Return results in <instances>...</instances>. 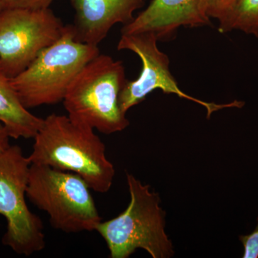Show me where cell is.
I'll return each mask as SVG.
<instances>
[{"label":"cell","instance_id":"cell-2","mask_svg":"<svg viewBox=\"0 0 258 258\" xmlns=\"http://www.w3.org/2000/svg\"><path fill=\"white\" fill-rule=\"evenodd\" d=\"M126 81L123 62L100 53L70 85L62 101L68 116L101 133L122 132L129 125L119 106L120 93Z\"/></svg>","mask_w":258,"mask_h":258},{"label":"cell","instance_id":"cell-4","mask_svg":"<svg viewBox=\"0 0 258 258\" xmlns=\"http://www.w3.org/2000/svg\"><path fill=\"white\" fill-rule=\"evenodd\" d=\"M99 54L98 46L76 40L72 25H64L58 40L11 79L12 85L28 109L60 103L80 71Z\"/></svg>","mask_w":258,"mask_h":258},{"label":"cell","instance_id":"cell-16","mask_svg":"<svg viewBox=\"0 0 258 258\" xmlns=\"http://www.w3.org/2000/svg\"><path fill=\"white\" fill-rule=\"evenodd\" d=\"M10 136L4 125L0 124V154L10 147Z\"/></svg>","mask_w":258,"mask_h":258},{"label":"cell","instance_id":"cell-1","mask_svg":"<svg viewBox=\"0 0 258 258\" xmlns=\"http://www.w3.org/2000/svg\"><path fill=\"white\" fill-rule=\"evenodd\" d=\"M33 139L28 157L31 164L78 174L96 192L106 193L111 189L114 166L94 129L73 121L68 115L52 113L43 118Z\"/></svg>","mask_w":258,"mask_h":258},{"label":"cell","instance_id":"cell-9","mask_svg":"<svg viewBox=\"0 0 258 258\" xmlns=\"http://www.w3.org/2000/svg\"><path fill=\"white\" fill-rule=\"evenodd\" d=\"M210 23L202 10L201 0H152L138 16L123 25L121 34L150 32L159 41L171 39L181 27L195 28Z\"/></svg>","mask_w":258,"mask_h":258},{"label":"cell","instance_id":"cell-3","mask_svg":"<svg viewBox=\"0 0 258 258\" xmlns=\"http://www.w3.org/2000/svg\"><path fill=\"white\" fill-rule=\"evenodd\" d=\"M130 203L118 216L101 222L96 231L101 235L112 258H128L137 249L147 251L153 258L174 254L172 242L165 231V212L159 194L126 173Z\"/></svg>","mask_w":258,"mask_h":258},{"label":"cell","instance_id":"cell-10","mask_svg":"<svg viewBox=\"0 0 258 258\" xmlns=\"http://www.w3.org/2000/svg\"><path fill=\"white\" fill-rule=\"evenodd\" d=\"M146 0H70L75 10L77 41L98 46L117 24L126 25Z\"/></svg>","mask_w":258,"mask_h":258},{"label":"cell","instance_id":"cell-13","mask_svg":"<svg viewBox=\"0 0 258 258\" xmlns=\"http://www.w3.org/2000/svg\"><path fill=\"white\" fill-rule=\"evenodd\" d=\"M236 0H201V8L204 14L209 19L222 22L230 13Z\"/></svg>","mask_w":258,"mask_h":258},{"label":"cell","instance_id":"cell-17","mask_svg":"<svg viewBox=\"0 0 258 258\" xmlns=\"http://www.w3.org/2000/svg\"><path fill=\"white\" fill-rule=\"evenodd\" d=\"M3 10V6H2L1 2H0V13H1L2 10Z\"/></svg>","mask_w":258,"mask_h":258},{"label":"cell","instance_id":"cell-12","mask_svg":"<svg viewBox=\"0 0 258 258\" xmlns=\"http://www.w3.org/2000/svg\"><path fill=\"white\" fill-rule=\"evenodd\" d=\"M221 33L240 31L258 37V0H236L233 8L219 23Z\"/></svg>","mask_w":258,"mask_h":258},{"label":"cell","instance_id":"cell-8","mask_svg":"<svg viewBox=\"0 0 258 258\" xmlns=\"http://www.w3.org/2000/svg\"><path fill=\"white\" fill-rule=\"evenodd\" d=\"M159 40L150 32L121 34L117 45L118 50H129L139 56L142 69L138 79L127 81L119 96V106L123 113L142 103L146 97L155 90H161L167 94H174L179 98L192 101L207 110V117L225 108H241L244 103L234 101L224 104L210 103L189 96L179 88L169 69V58L158 47Z\"/></svg>","mask_w":258,"mask_h":258},{"label":"cell","instance_id":"cell-11","mask_svg":"<svg viewBox=\"0 0 258 258\" xmlns=\"http://www.w3.org/2000/svg\"><path fill=\"white\" fill-rule=\"evenodd\" d=\"M39 118L22 104L11 79L0 69V123L10 138L33 139L42 124Z\"/></svg>","mask_w":258,"mask_h":258},{"label":"cell","instance_id":"cell-7","mask_svg":"<svg viewBox=\"0 0 258 258\" xmlns=\"http://www.w3.org/2000/svg\"><path fill=\"white\" fill-rule=\"evenodd\" d=\"M64 25L50 8L0 13V69L10 79L25 71L62 35Z\"/></svg>","mask_w":258,"mask_h":258},{"label":"cell","instance_id":"cell-6","mask_svg":"<svg viewBox=\"0 0 258 258\" xmlns=\"http://www.w3.org/2000/svg\"><path fill=\"white\" fill-rule=\"evenodd\" d=\"M30 165L18 145L0 154V215L7 221L3 244L25 256L45 247L41 219L29 210L25 200Z\"/></svg>","mask_w":258,"mask_h":258},{"label":"cell","instance_id":"cell-15","mask_svg":"<svg viewBox=\"0 0 258 258\" xmlns=\"http://www.w3.org/2000/svg\"><path fill=\"white\" fill-rule=\"evenodd\" d=\"M244 247V258L258 257V220L257 225L253 232L247 235L240 237Z\"/></svg>","mask_w":258,"mask_h":258},{"label":"cell","instance_id":"cell-5","mask_svg":"<svg viewBox=\"0 0 258 258\" xmlns=\"http://www.w3.org/2000/svg\"><path fill=\"white\" fill-rule=\"evenodd\" d=\"M89 186L78 174L31 164L27 198L64 233L96 231L102 221Z\"/></svg>","mask_w":258,"mask_h":258},{"label":"cell","instance_id":"cell-14","mask_svg":"<svg viewBox=\"0 0 258 258\" xmlns=\"http://www.w3.org/2000/svg\"><path fill=\"white\" fill-rule=\"evenodd\" d=\"M4 9H41L50 8L53 0H0Z\"/></svg>","mask_w":258,"mask_h":258}]
</instances>
